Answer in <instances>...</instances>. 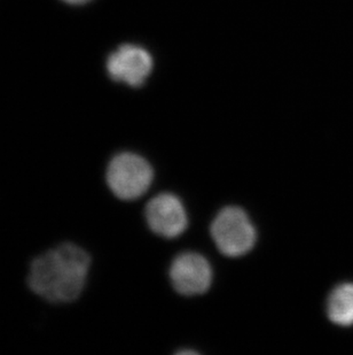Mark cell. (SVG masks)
Wrapping results in <instances>:
<instances>
[{"mask_svg": "<svg viewBox=\"0 0 353 355\" xmlns=\"http://www.w3.org/2000/svg\"><path fill=\"white\" fill-rule=\"evenodd\" d=\"M90 266V257L83 248L71 243L59 245L35 259L28 285L47 302H75L85 288Z\"/></svg>", "mask_w": 353, "mask_h": 355, "instance_id": "1", "label": "cell"}, {"mask_svg": "<svg viewBox=\"0 0 353 355\" xmlns=\"http://www.w3.org/2000/svg\"><path fill=\"white\" fill-rule=\"evenodd\" d=\"M107 184L110 191L122 200H136L145 195L152 185L153 168L136 153L115 155L107 168Z\"/></svg>", "mask_w": 353, "mask_h": 355, "instance_id": "2", "label": "cell"}, {"mask_svg": "<svg viewBox=\"0 0 353 355\" xmlns=\"http://www.w3.org/2000/svg\"><path fill=\"white\" fill-rule=\"evenodd\" d=\"M211 236L218 250L230 258L247 254L257 238L256 229L247 213L233 206L218 213L211 225Z\"/></svg>", "mask_w": 353, "mask_h": 355, "instance_id": "3", "label": "cell"}, {"mask_svg": "<svg viewBox=\"0 0 353 355\" xmlns=\"http://www.w3.org/2000/svg\"><path fill=\"white\" fill-rule=\"evenodd\" d=\"M170 277L174 288L180 295H203L212 283V269L202 255L183 253L172 262Z\"/></svg>", "mask_w": 353, "mask_h": 355, "instance_id": "4", "label": "cell"}, {"mask_svg": "<svg viewBox=\"0 0 353 355\" xmlns=\"http://www.w3.org/2000/svg\"><path fill=\"white\" fill-rule=\"evenodd\" d=\"M153 69V59L143 47L122 45L110 54L107 71L110 78L130 87H141Z\"/></svg>", "mask_w": 353, "mask_h": 355, "instance_id": "5", "label": "cell"}, {"mask_svg": "<svg viewBox=\"0 0 353 355\" xmlns=\"http://www.w3.org/2000/svg\"><path fill=\"white\" fill-rule=\"evenodd\" d=\"M146 220L156 235L165 238L178 237L188 225L183 202L171 193L156 196L147 204Z\"/></svg>", "mask_w": 353, "mask_h": 355, "instance_id": "6", "label": "cell"}, {"mask_svg": "<svg viewBox=\"0 0 353 355\" xmlns=\"http://www.w3.org/2000/svg\"><path fill=\"white\" fill-rule=\"evenodd\" d=\"M327 313L330 321L341 327L353 324V284L337 286L328 299Z\"/></svg>", "mask_w": 353, "mask_h": 355, "instance_id": "7", "label": "cell"}, {"mask_svg": "<svg viewBox=\"0 0 353 355\" xmlns=\"http://www.w3.org/2000/svg\"><path fill=\"white\" fill-rule=\"evenodd\" d=\"M66 3H73V5H80V3H85L89 1V0H64Z\"/></svg>", "mask_w": 353, "mask_h": 355, "instance_id": "8", "label": "cell"}]
</instances>
